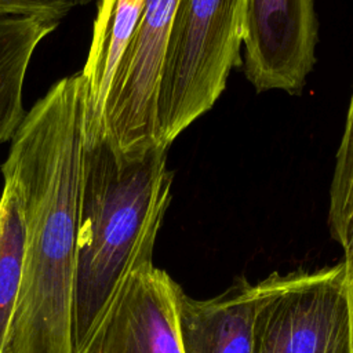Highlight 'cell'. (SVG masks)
<instances>
[{
	"instance_id": "1",
	"label": "cell",
	"mask_w": 353,
	"mask_h": 353,
	"mask_svg": "<svg viewBox=\"0 0 353 353\" xmlns=\"http://www.w3.org/2000/svg\"><path fill=\"white\" fill-rule=\"evenodd\" d=\"M84 116L80 73L62 77L25 112L1 164L26 219L22 280L1 353H76Z\"/></svg>"
},
{
	"instance_id": "2",
	"label": "cell",
	"mask_w": 353,
	"mask_h": 353,
	"mask_svg": "<svg viewBox=\"0 0 353 353\" xmlns=\"http://www.w3.org/2000/svg\"><path fill=\"white\" fill-rule=\"evenodd\" d=\"M168 146L116 150L105 138L84 145L73 296V343L85 353L134 272L153 263L171 203Z\"/></svg>"
},
{
	"instance_id": "3",
	"label": "cell",
	"mask_w": 353,
	"mask_h": 353,
	"mask_svg": "<svg viewBox=\"0 0 353 353\" xmlns=\"http://www.w3.org/2000/svg\"><path fill=\"white\" fill-rule=\"evenodd\" d=\"M247 0H178L156 94V142L170 145L207 113L241 63Z\"/></svg>"
},
{
	"instance_id": "4",
	"label": "cell",
	"mask_w": 353,
	"mask_h": 353,
	"mask_svg": "<svg viewBox=\"0 0 353 353\" xmlns=\"http://www.w3.org/2000/svg\"><path fill=\"white\" fill-rule=\"evenodd\" d=\"M261 283L252 353H350L345 261L313 272L273 273Z\"/></svg>"
},
{
	"instance_id": "5",
	"label": "cell",
	"mask_w": 353,
	"mask_h": 353,
	"mask_svg": "<svg viewBox=\"0 0 353 353\" xmlns=\"http://www.w3.org/2000/svg\"><path fill=\"white\" fill-rule=\"evenodd\" d=\"M178 0H145L105 102L102 135L116 150L157 143L156 94Z\"/></svg>"
},
{
	"instance_id": "6",
	"label": "cell",
	"mask_w": 353,
	"mask_h": 353,
	"mask_svg": "<svg viewBox=\"0 0 353 353\" xmlns=\"http://www.w3.org/2000/svg\"><path fill=\"white\" fill-rule=\"evenodd\" d=\"M314 0H247L243 65L258 92H299L316 63Z\"/></svg>"
},
{
	"instance_id": "7",
	"label": "cell",
	"mask_w": 353,
	"mask_h": 353,
	"mask_svg": "<svg viewBox=\"0 0 353 353\" xmlns=\"http://www.w3.org/2000/svg\"><path fill=\"white\" fill-rule=\"evenodd\" d=\"M182 291L153 263L138 269L85 353H185L179 328Z\"/></svg>"
},
{
	"instance_id": "8",
	"label": "cell",
	"mask_w": 353,
	"mask_h": 353,
	"mask_svg": "<svg viewBox=\"0 0 353 353\" xmlns=\"http://www.w3.org/2000/svg\"><path fill=\"white\" fill-rule=\"evenodd\" d=\"M262 283L237 279L223 292L179 298V328L185 353H252L254 319Z\"/></svg>"
},
{
	"instance_id": "9",
	"label": "cell",
	"mask_w": 353,
	"mask_h": 353,
	"mask_svg": "<svg viewBox=\"0 0 353 353\" xmlns=\"http://www.w3.org/2000/svg\"><path fill=\"white\" fill-rule=\"evenodd\" d=\"M145 0H98L92 39L80 72L84 88V145L102 135L105 102Z\"/></svg>"
},
{
	"instance_id": "10",
	"label": "cell",
	"mask_w": 353,
	"mask_h": 353,
	"mask_svg": "<svg viewBox=\"0 0 353 353\" xmlns=\"http://www.w3.org/2000/svg\"><path fill=\"white\" fill-rule=\"evenodd\" d=\"M59 22L40 17H0V145L25 116L23 85L39 44Z\"/></svg>"
},
{
	"instance_id": "11",
	"label": "cell",
	"mask_w": 353,
	"mask_h": 353,
	"mask_svg": "<svg viewBox=\"0 0 353 353\" xmlns=\"http://www.w3.org/2000/svg\"><path fill=\"white\" fill-rule=\"evenodd\" d=\"M26 219L17 188L3 179L0 196V353L14 314L22 280Z\"/></svg>"
},
{
	"instance_id": "12",
	"label": "cell",
	"mask_w": 353,
	"mask_h": 353,
	"mask_svg": "<svg viewBox=\"0 0 353 353\" xmlns=\"http://www.w3.org/2000/svg\"><path fill=\"white\" fill-rule=\"evenodd\" d=\"M328 229L343 252L353 247V92L330 186Z\"/></svg>"
},
{
	"instance_id": "13",
	"label": "cell",
	"mask_w": 353,
	"mask_h": 353,
	"mask_svg": "<svg viewBox=\"0 0 353 353\" xmlns=\"http://www.w3.org/2000/svg\"><path fill=\"white\" fill-rule=\"evenodd\" d=\"M94 0H0V17H40L61 22Z\"/></svg>"
},
{
	"instance_id": "14",
	"label": "cell",
	"mask_w": 353,
	"mask_h": 353,
	"mask_svg": "<svg viewBox=\"0 0 353 353\" xmlns=\"http://www.w3.org/2000/svg\"><path fill=\"white\" fill-rule=\"evenodd\" d=\"M346 263L347 273V290H349V302H350V319H352V336H350V353H353V247L345 252L343 258Z\"/></svg>"
}]
</instances>
